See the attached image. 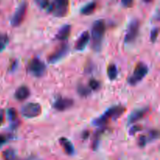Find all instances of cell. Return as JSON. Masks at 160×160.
Listing matches in <instances>:
<instances>
[{
	"mask_svg": "<svg viewBox=\"0 0 160 160\" xmlns=\"http://www.w3.org/2000/svg\"><path fill=\"white\" fill-rule=\"evenodd\" d=\"M105 33L106 23L104 20H95L92 28V48L96 52L101 51Z\"/></svg>",
	"mask_w": 160,
	"mask_h": 160,
	"instance_id": "cell-1",
	"label": "cell"
},
{
	"mask_svg": "<svg viewBox=\"0 0 160 160\" xmlns=\"http://www.w3.org/2000/svg\"><path fill=\"white\" fill-rule=\"evenodd\" d=\"M126 111V108L123 106H113L109 108L104 113L98 118L93 120V124L95 126L103 127L112 120H117L121 117Z\"/></svg>",
	"mask_w": 160,
	"mask_h": 160,
	"instance_id": "cell-2",
	"label": "cell"
},
{
	"mask_svg": "<svg viewBox=\"0 0 160 160\" xmlns=\"http://www.w3.org/2000/svg\"><path fill=\"white\" fill-rule=\"evenodd\" d=\"M148 73V66L143 62H140L136 65L135 68H134V71H133L132 74L128 78V82L130 85L135 86L137 85L138 83H140L147 73Z\"/></svg>",
	"mask_w": 160,
	"mask_h": 160,
	"instance_id": "cell-3",
	"label": "cell"
},
{
	"mask_svg": "<svg viewBox=\"0 0 160 160\" xmlns=\"http://www.w3.org/2000/svg\"><path fill=\"white\" fill-rule=\"evenodd\" d=\"M140 20L138 19H133L128 24L126 34L124 36V42L126 44H131L136 41L140 31Z\"/></svg>",
	"mask_w": 160,
	"mask_h": 160,
	"instance_id": "cell-4",
	"label": "cell"
},
{
	"mask_svg": "<svg viewBox=\"0 0 160 160\" xmlns=\"http://www.w3.org/2000/svg\"><path fill=\"white\" fill-rule=\"evenodd\" d=\"M28 71L35 78H42L46 72V65L38 58H33L28 65Z\"/></svg>",
	"mask_w": 160,
	"mask_h": 160,
	"instance_id": "cell-5",
	"label": "cell"
},
{
	"mask_svg": "<svg viewBox=\"0 0 160 160\" xmlns=\"http://www.w3.org/2000/svg\"><path fill=\"white\" fill-rule=\"evenodd\" d=\"M27 10H28V2H23L19 5L10 20L11 25L12 27H15V28L19 27L23 23L25 17H26Z\"/></svg>",
	"mask_w": 160,
	"mask_h": 160,
	"instance_id": "cell-6",
	"label": "cell"
},
{
	"mask_svg": "<svg viewBox=\"0 0 160 160\" xmlns=\"http://www.w3.org/2000/svg\"><path fill=\"white\" fill-rule=\"evenodd\" d=\"M42 111V106L37 102H29L22 107L21 114L26 118H34L41 115Z\"/></svg>",
	"mask_w": 160,
	"mask_h": 160,
	"instance_id": "cell-7",
	"label": "cell"
},
{
	"mask_svg": "<svg viewBox=\"0 0 160 160\" xmlns=\"http://www.w3.org/2000/svg\"><path fill=\"white\" fill-rule=\"evenodd\" d=\"M52 13L56 17H64L69 11V2L66 0H56L52 2Z\"/></svg>",
	"mask_w": 160,
	"mask_h": 160,
	"instance_id": "cell-8",
	"label": "cell"
},
{
	"mask_svg": "<svg viewBox=\"0 0 160 160\" xmlns=\"http://www.w3.org/2000/svg\"><path fill=\"white\" fill-rule=\"evenodd\" d=\"M70 47L67 43H63L59 45L52 54H50L48 57V62L49 63H56L59 60L64 58L66 55L68 53Z\"/></svg>",
	"mask_w": 160,
	"mask_h": 160,
	"instance_id": "cell-9",
	"label": "cell"
},
{
	"mask_svg": "<svg viewBox=\"0 0 160 160\" xmlns=\"http://www.w3.org/2000/svg\"><path fill=\"white\" fill-rule=\"evenodd\" d=\"M74 102L73 99L69 98H63V97H58L56 98L55 102L52 104L53 109L59 112H63L73 107Z\"/></svg>",
	"mask_w": 160,
	"mask_h": 160,
	"instance_id": "cell-10",
	"label": "cell"
},
{
	"mask_svg": "<svg viewBox=\"0 0 160 160\" xmlns=\"http://www.w3.org/2000/svg\"><path fill=\"white\" fill-rule=\"evenodd\" d=\"M148 108H142V109H135L132 111L130 116L128 117V124H134L136 122L139 121L142 118L145 117V116L148 113Z\"/></svg>",
	"mask_w": 160,
	"mask_h": 160,
	"instance_id": "cell-11",
	"label": "cell"
},
{
	"mask_svg": "<svg viewBox=\"0 0 160 160\" xmlns=\"http://www.w3.org/2000/svg\"><path fill=\"white\" fill-rule=\"evenodd\" d=\"M91 35L90 34H89L88 31H84V32L79 36L78 40L76 41V43H75L74 46L75 49H76L77 51H83V50L86 48L88 44Z\"/></svg>",
	"mask_w": 160,
	"mask_h": 160,
	"instance_id": "cell-12",
	"label": "cell"
},
{
	"mask_svg": "<svg viewBox=\"0 0 160 160\" xmlns=\"http://www.w3.org/2000/svg\"><path fill=\"white\" fill-rule=\"evenodd\" d=\"M72 27L71 25L67 23L64 24L63 26L61 27L59 29V31L56 33V36H55V39L58 41H66L68 39L69 36H70V33H71Z\"/></svg>",
	"mask_w": 160,
	"mask_h": 160,
	"instance_id": "cell-13",
	"label": "cell"
},
{
	"mask_svg": "<svg viewBox=\"0 0 160 160\" xmlns=\"http://www.w3.org/2000/svg\"><path fill=\"white\" fill-rule=\"evenodd\" d=\"M30 93L31 92L29 88L27 86L22 85L16 90L14 93V98L18 101H23L30 96Z\"/></svg>",
	"mask_w": 160,
	"mask_h": 160,
	"instance_id": "cell-14",
	"label": "cell"
},
{
	"mask_svg": "<svg viewBox=\"0 0 160 160\" xmlns=\"http://www.w3.org/2000/svg\"><path fill=\"white\" fill-rule=\"evenodd\" d=\"M59 142L62 148H63L66 154H67L68 156H73L74 154V147H73V144L68 139L62 137L59 139Z\"/></svg>",
	"mask_w": 160,
	"mask_h": 160,
	"instance_id": "cell-15",
	"label": "cell"
},
{
	"mask_svg": "<svg viewBox=\"0 0 160 160\" xmlns=\"http://www.w3.org/2000/svg\"><path fill=\"white\" fill-rule=\"evenodd\" d=\"M96 7H97L96 2H91L84 5V6L81 8V13L82 14V15H85V16L91 15V14H92L94 12H95Z\"/></svg>",
	"mask_w": 160,
	"mask_h": 160,
	"instance_id": "cell-16",
	"label": "cell"
},
{
	"mask_svg": "<svg viewBox=\"0 0 160 160\" xmlns=\"http://www.w3.org/2000/svg\"><path fill=\"white\" fill-rule=\"evenodd\" d=\"M105 131V128H100L99 130L96 131L95 135H94V139L93 142H92V149L93 151H96L98 148V145L100 143V139H101L102 134H103V132Z\"/></svg>",
	"mask_w": 160,
	"mask_h": 160,
	"instance_id": "cell-17",
	"label": "cell"
},
{
	"mask_svg": "<svg viewBox=\"0 0 160 160\" xmlns=\"http://www.w3.org/2000/svg\"><path fill=\"white\" fill-rule=\"evenodd\" d=\"M107 75L109 79L111 80V81H114V80L117 78V75H118V70H117V67L115 64L112 63L109 64V65L108 66Z\"/></svg>",
	"mask_w": 160,
	"mask_h": 160,
	"instance_id": "cell-18",
	"label": "cell"
},
{
	"mask_svg": "<svg viewBox=\"0 0 160 160\" xmlns=\"http://www.w3.org/2000/svg\"><path fill=\"white\" fill-rule=\"evenodd\" d=\"M77 91H78V95L81 97H84V98L90 95L91 92H92V90L88 87H87V86L83 84H78V88H77Z\"/></svg>",
	"mask_w": 160,
	"mask_h": 160,
	"instance_id": "cell-19",
	"label": "cell"
},
{
	"mask_svg": "<svg viewBox=\"0 0 160 160\" xmlns=\"http://www.w3.org/2000/svg\"><path fill=\"white\" fill-rule=\"evenodd\" d=\"M2 157L4 160H16V152L13 148H9L2 152Z\"/></svg>",
	"mask_w": 160,
	"mask_h": 160,
	"instance_id": "cell-20",
	"label": "cell"
},
{
	"mask_svg": "<svg viewBox=\"0 0 160 160\" xmlns=\"http://www.w3.org/2000/svg\"><path fill=\"white\" fill-rule=\"evenodd\" d=\"M36 3L41 9H44L47 12H52V2L48 1H44V0H39V1H36Z\"/></svg>",
	"mask_w": 160,
	"mask_h": 160,
	"instance_id": "cell-21",
	"label": "cell"
},
{
	"mask_svg": "<svg viewBox=\"0 0 160 160\" xmlns=\"http://www.w3.org/2000/svg\"><path fill=\"white\" fill-rule=\"evenodd\" d=\"M17 117H18V114H17V111L16 110V109H14V108H9V109H8L7 117L9 121L12 122V123L17 122Z\"/></svg>",
	"mask_w": 160,
	"mask_h": 160,
	"instance_id": "cell-22",
	"label": "cell"
},
{
	"mask_svg": "<svg viewBox=\"0 0 160 160\" xmlns=\"http://www.w3.org/2000/svg\"><path fill=\"white\" fill-rule=\"evenodd\" d=\"M8 43H9V37L7 34H0V52L4 50Z\"/></svg>",
	"mask_w": 160,
	"mask_h": 160,
	"instance_id": "cell-23",
	"label": "cell"
},
{
	"mask_svg": "<svg viewBox=\"0 0 160 160\" xmlns=\"http://www.w3.org/2000/svg\"><path fill=\"white\" fill-rule=\"evenodd\" d=\"M101 87V84L95 79H91L88 82V88L92 91H97Z\"/></svg>",
	"mask_w": 160,
	"mask_h": 160,
	"instance_id": "cell-24",
	"label": "cell"
},
{
	"mask_svg": "<svg viewBox=\"0 0 160 160\" xmlns=\"http://www.w3.org/2000/svg\"><path fill=\"white\" fill-rule=\"evenodd\" d=\"M159 131H158L157 130H155V129L150 130L149 132H148V135H147V137H148V142H153V141L158 139L159 138Z\"/></svg>",
	"mask_w": 160,
	"mask_h": 160,
	"instance_id": "cell-25",
	"label": "cell"
},
{
	"mask_svg": "<svg viewBox=\"0 0 160 160\" xmlns=\"http://www.w3.org/2000/svg\"><path fill=\"white\" fill-rule=\"evenodd\" d=\"M148 140L147 135H145V134H142V135H140L138 138V145L140 148H144L145 145L148 144Z\"/></svg>",
	"mask_w": 160,
	"mask_h": 160,
	"instance_id": "cell-26",
	"label": "cell"
},
{
	"mask_svg": "<svg viewBox=\"0 0 160 160\" xmlns=\"http://www.w3.org/2000/svg\"><path fill=\"white\" fill-rule=\"evenodd\" d=\"M159 28H154L152 29L150 33V40L152 43H155L157 40V38L159 36Z\"/></svg>",
	"mask_w": 160,
	"mask_h": 160,
	"instance_id": "cell-27",
	"label": "cell"
},
{
	"mask_svg": "<svg viewBox=\"0 0 160 160\" xmlns=\"http://www.w3.org/2000/svg\"><path fill=\"white\" fill-rule=\"evenodd\" d=\"M142 130V127L139 124H135L133 125L132 127L131 128V129L129 130V134L130 135L133 136L136 134V133L139 132Z\"/></svg>",
	"mask_w": 160,
	"mask_h": 160,
	"instance_id": "cell-28",
	"label": "cell"
},
{
	"mask_svg": "<svg viewBox=\"0 0 160 160\" xmlns=\"http://www.w3.org/2000/svg\"><path fill=\"white\" fill-rule=\"evenodd\" d=\"M12 136L10 134H0V148L5 145Z\"/></svg>",
	"mask_w": 160,
	"mask_h": 160,
	"instance_id": "cell-29",
	"label": "cell"
},
{
	"mask_svg": "<svg viewBox=\"0 0 160 160\" xmlns=\"http://www.w3.org/2000/svg\"><path fill=\"white\" fill-rule=\"evenodd\" d=\"M122 5H123L124 7L126 8H129V7H131V6H133V4H134V2L131 1V0H123V1L121 2Z\"/></svg>",
	"mask_w": 160,
	"mask_h": 160,
	"instance_id": "cell-30",
	"label": "cell"
},
{
	"mask_svg": "<svg viewBox=\"0 0 160 160\" xmlns=\"http://www.w3.org/2000/svg\"><path fill=\"white\" fill-rule=\"evenodd\" d=\"M17 65H18V62H17V60H14L13 62H12V63H11L10 67H9V71L10 72H13L14 70H16V69H17Z\"/></svg>",
	"mask_w": 160,
	"mask_h": 160,
	"instance_id": "cell-31",
	"label": "cell"
},
{
	"mask_svg": "<svg viewBox=\"0 0 160 160\" xmlns=\"http://www.w3.org/2000/svg\"><path fill=\"white\" fill-rule=\"evenodd\" d=\"M4 122V110L3 109H0V126Z\"/></svg>",
	"mask_w": 160,
	"mask_h": 160,
	"instance_id": "cell-32",
	"label": "cell"
},
{
	"mask_svg": "<svg viewBox=\"0 0 160 160\" xmlns=\"http://www.w3.org/2000/svg\"><path fill=\"white\" fill-rule=\"evenodd\" d=\"M89 136H90V132L88 131H84L82 133V134H81V138L83 139H88L89 138Z\"/></svg>",
	"mask_w": 160,
	"mask_h": 160,
	"instance_id": "cell-33",
	"label": "cell"
}]
</instances>
